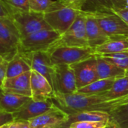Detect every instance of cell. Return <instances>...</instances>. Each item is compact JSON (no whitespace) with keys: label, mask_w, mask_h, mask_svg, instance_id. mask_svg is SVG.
Listing matches in <instances>:
<instances>
[{"label":"cell","mask_w":128,"mask_h":128,"mask_svg":"<svg viewBox=\"0 0 128 128\" xmlns=\"http://www.w3.org/2000/svg\"><path fill=\"white\" fill-rule=\"evenodd\" d=\"M56 105L68 115L84 111H100L110 113L115 108L128 101V96L110 99L104 94H85L80 93H54Z\"/></svg>","instance_id":"cell-1"},{"label":"cell","mask_w":128,"mask_h":128,"mask_svg":"<svg viewBox=\"0 0 128 128\" xmlns=\"http://www.w3.org/2000/svg\"><path fill=\"white\" fill-rule=\"evenodd\" d=\"M61 34L53 29H44L20 39L18 52L32 53L50 52L60 39Z\"/></svg>","instance_id":"cell-2"},{"label":"cell","mask_w":128,"mask_h":128,"mask_svg":"<svg viewBox=\"0 0 128 128\" xmlns=\"http://www.w3.org/2000/svg\"><path fill=\"white\" fill-rule=\"evenodd\" d=\"M10 18L18 29L21 38L44 29H52L44 20V14L32 10H11Z\"/></svg>","instance_id":"cell-3"},{"label":"cell","mask_w":128,"mask_h":128,"mask_svg":"<svg viewBox=\"0 0 128 128\" xmlns=\"http://www.w3.org/2000/svg\"><path fill=\"white\" fill-rule=\"evenodd\" d=\"M52 63L56 64H73L95 56L94 49L77 46H57L48 52Z\"/></svg>","instance_id":"cell-4"},{"label":"cell","mask_w":128,"mask_h":128,"mask_svg":"<svg viewBox=\"0 0 128 128\" xmlns=\"http://www.w3.org/2000/svg\"><path fill=\"white\" fill-rule=\"evenodd\" d=\"M64 1L61 7L44 14V20L52 29L63 34L74 23L82 10L70 7Z\"/></svg>","instance_id":"cell-5"},{"label":"cell","mask_w":128,"mask_h":128,"mask_svg":"<svg viewBox=\"0 0 128 128\" xmlns=\"http://www.w3.org/2000/svg\"><path fill=\"white\" fill-rule=\"evenodd\" d=\"M57 46H88L86 29V14L84 10H82L81 13L78 15L70 27L61 35L60 39L53 48Z\"/></svg>","instance_id":"cell-6"},{"label":"cell","mask_w":128,"mask_h":128,"mask_svg":"<svg viewBox=\"0 0 128 128\" xmlns=\"http://www.w3.org/2000/svg\"><path fill=\"white\" fill-rule=\"evenodd\" d=\"M92 14L110 38H127L128 36V26L115 13L112 11H92Z\"/></svg>","instance_id":"cell-7"},{"label":"cell","mask_w":128,"mask_h":128,"mask_svg":"<svg viewBox=\"0 0 128 128\" xmlns=\"http://www.w3.org/2000/svg\"><path fill=\"white\" fill-rule=\"evenodd\" d=\"M54 93L70 94L77 91L75 74L69 64H56L52 78Z\"/></svg>","instance_id":"cell-8"},{"label":"cell","mask_w":128,"mask_h":128,"mask_svg":"<svg viewBox=\"0 0 128 128\" xmlns=\"http://www.w3.org/2000/svg\"><path fill=\"white\" fill-rule=\"evenodd\" d=\"M70 66L75 74L77 90L99 80L96 70L95 56L80 62L70 64Z\"/></svg>","instance_id":"cell-9"},{"label":"cell","mask_w":128,"mask_h":128,"mask_svg":"<svg viewBox=\"0 0 128 128\" xmlns=\"http://www.w3.org/2000/svg\"><path fill=\"white\" fill-rule=\"evenodd\" d=\"M69 115L56 104L44 114L29 120L31 128H58L67 122Z\"/></svg>","instance_id":"cell-10"},{"label":"cell","mask_w":128,"mask_h":128,"mask_svg":"<svg viewBox=\"0 0 128 128\" xmlns=\"http://www.w3.org/2000/svg\"><path fill=\"white\" fill-rule=\"evenodd\" d=\"M53 100L49 99L46 100H34L32 98L27 101L17 112L13 113L14 120L29 121L38 116L47 112L56 104Z\"/></svg>","instance_id":"cell-11"},{"label":"cell","mask_w":128,"mask_h":128,"mask_svg":"<svg viewBox=\"0 0 128 128\" xmlns=\"http://www.w3.org/2000/svg\"><path fill=\"white\" fill-rule=\"evenodd\" d=\"M31 71L16 76L6 78L1 88L5 92L16 94L32 98L31 91Z\"/></svg>","instance_id":"cell-12"},{"label":"cell","mask_w":128,"mask_h":128,"mask_svg":"<svg viewBox=\"0 0 128 128\" xmlns=\"http://www.w3.org/2000/svg\"><path fill=\"white\" fill-rule=\"evenodd\" d=\"M32 99L34 100H46L53 99L54 91L48 80L35 70H31Z\"/></svg>","instance_id":"cell-13"},{"label":"cell","mask_w":128,"mask_h":128,"mask_svg":"<svg viewBox=\"0 0 128 128\" xmlns=\"http://www.w3.org/2000/svg\"><path fill=\"white\" fill-rule=\"evenodd\" d=\"M84 12L86 14V29L88 46L94 49L106 42L110 37L101 28L92 12L85 10Z\"/></svg>","instance_id":"cell-14"},{"label":"cell","mask_w":128,"mask_h":128,"mask_svg":"<svg viewBox=\"0 0 128 128\" xmlns=\"http://www.w3.org/2000/svg\"><path fill=\"white\" fill-rule=\"evenodd\" d=\"M30 62L32 70L44 76L52 86L55 65L52 63L50 53L48 52L30 53Z\"/></svg>","instance_id":"cell-15"},{"label":"cell","mask_w":128,"mask_h":128,"mask_svg":"<svg viewBox=\"0 0 128 128\" xmlns=\"http://www.w3.org/2000/svg\"><path fill=\"white\" fill-rule=\"evenodd\" d=\"M30 99L26 96L5 92L0 88V111L13 114Z\"/></svg>","instance_id":"cell-16"},{"label":"cell","mask_w":128,"mask_h":128,"mask_svg":"<svg viewBox=\"0 0 128 128\" xmlns=\"http://www.w3.org/2000/svg\"><path fill=\"white\" fill-rule=\"evenodd\" d=\"M31 70L30 53L17 52L14 57L8 62L6 78L16 76Z\"/></svg>","instance_id":"cell-17"},{"label":"cell","mask_w":128,"mask_h":128,"mask_svg":"<svg viewBox=\"0 0 128 128\" xmlns=\"http://www.w3.org/2000/svg\"><path fill=\"white\" fill-rule=\"evenodd\" d=\"M0 38L11 46L18 47L21 37L10 17H0Z\"/></svg>","instance_id":"cell-18"},{"label":"cell","mask_w":128,"mask_h":128,"mask_svg":"<svg viewBox=\"0 0 128 128\" xmlns=\"http://www.w3.org/2000/svg\"><path fill=\"white\" fill-rule=\"evenodd\" d=\"M96 57V70L99 80L102 79H117L128 75V72L118 68L114 64L105 60L99 55Z\"/></svg>","instance_id":"cell-19"},{"label":"cell","mask_w":128,"mask_h":128,"mask_svg":"<svg viewBox=\"0 0 128 128\" xmlns=\"http://www.w3.org/2000/svg\"><path fill=\"white\" fill-rule=\"evenodd\" d=\"M110 116L108 112L100 111H84L69 115L67 122L62 124L58 128H68L71 123L76 122H104L110 123Z\"/></svg>","instance_id":"cell-20"},{"label":"cell","mask_w":128,"mask_h":128,"mask_svg":"<svg viewBox=\"0 0 128 128\" xmlns=\"http://www.w3.org/2000/svg\"><path fill=\"white\" fill-rule=\"evenodd\" d=\"M127 0H86L82 7L85 11H112L115 8L127 7Z\"/></svg>","instance_id":"cell-21"},{"label":"cell","mask_w":128,"mask_h":128,"mask_svg":"<svg viewBox=\"0 0 128 128\" xmlns=\"http://www.w3.org/2000/svg\"><path fill=\"white\" fill-rule=\"evenodd\" d=\"M128 50V39L127 38H110L104 44L94 48L95 55L112 54Z\"/></svg>","instance_id":"cell-22"},{"label":"cell","mask_w":128,"mask_h":128,"mask_svg":"<svg viewBox=\"0 0 128 128\" xmlns=\"http://www.w3.org/2000/svg\"><path fill=\"white\" fill-rule=\"evenodd\" d=\"M116 79H102L98 80L85 87L79 88L76 92L85 94H104L112 88Z\"/></svg>","instance_id":"cell-23"},{"label":"cell","mask_w":128,"mask_h":128,"mask_svg":"<svg viewBox=\"0 0 128 128\" xmlns=\"http://www.w3.org/2000/svg\"><path fill=\"white\" fill-rule=\"evenodd\" d=\"M104 94L110 99L128 96V75L116 79L110 90L104 93Z\"/></svg>","instance_id":"cell-24"},{"label":"cell","mask_w":128,"mask_h":128,"mask_svg":"<svg viewBox=\"0 0 128 128\" xmlns=\"http://www.w3.org/2000/svg\"><path fill=\"white\" fill-rule=\"evenodd\" d=\"M109 114L110 124H116L121 128H128V101L115 108Z\"/></svg>","instance_id":"cell-25"},{"label":"cell","mask_w":128,"mask_h":128,"mask_svg":"<svg viewBox=\"0 0 128 128\" xmlns=\"http://www.w3.org/2000/svg\"><path fill=\"white\" fill-rule=\"evenodd\" d=\"M64 4V0H29V10L38 13H46Z\"/></svg>","instance_id":"cell-26"},{"label":"cell","mask_w":128,"mask_h":128,"mask_svg":"<svg viewBox=\"0 0 128 128\" xmlns=\"http://www.w3.org/2000/svg\"><path fill=\"white\" fill-rule=\"evenodd\" d=\"M99 56L105 60L114 64L118 68L128 72V52L127 51Z\"/></svg>","instance_id":"cell-27"},{"label":"cell","mask_w":128,"mask_h":128,"mask_svg":"<svg viewBox=\"0 0 128 128\" xmlns=\"http://www.w3.org/2000/svg\"><path fill=\"white\" fill-rule=\"evenodd\" d=\"M110 123L104 122H76L71 123L68 128H106Z\"/></svg>","instance_id":"cell-28"},{"label":"cell","mask_w":128,"mask_h":128,"mask_svg":"<svg viewBox=\"0 0 128 128\" xmlns=\"http://www.w3.org/2000/svg\"><path fill=\"white\" fill-rule=\"evenodd\" d=\"M17 48L13 47L5 43L2 39L0 38V56L7 59L8 62L10 61L14 56L17 53Z\"/></svg>","instance_id":"cell-29"},{"label":"cell","mask_w":128,"mask_h":128,"mask_svg":"<svg viewBox=\"0 0 128 128\" xmlns=\"http://www.w3.org/2000/svg\"><path fill=\"white\" fill-rule=\"evenodd\" d=\"M10 10H29V0H3Z\"/></svg>","instance_id":"cell-30"},{"label":"cell","mask_w":128,"mask_h":128,"mask_svg":"<svg viewBox=\"0 0 128 128\" xmlns=\"http://www.w3.org/2000/svg\"><path fill=\"white\" fill-rule=\"evenodd\" d=\"M8 61L0 56V88L4 80L7 77V70L8 66Z\"/></svg>","instance_id":"cell-31"},{"label":"cell","mask_w":128,"mask_h":128,"mask_svg":"<svg viewBox=\"0 0 128 128\" xmlns=\"http://www.w3.org/2000/svg\"><path fill=\"white\" fill-rule=\"evenodd\" d=\"M112 12L117 14L127 25L128 26V8H115L112 10Z\"/></svg>","instance_id":"cell-32"},{"label":"cell","mask_w":128,"mask_h":128,"mask_svg":"<svg viewBox=\"0 0 128 128\" xmlns=\"http://www.w3.org/2000/svg\"><path fill=\"white\" fill-rule=\"evenodd\" d=\"M8 128H31L28 121L14 120L8 124Z\"/></svg>","instance_id":"cell-33"},{"label":"cell","mask_w":128,"mask_h":128,"mask_svg":"<svg viewBox=\"0 0 128 128\" xmlns=\"http://www.w3.org/2000/svg\"><path fill=\"white\" fill-rule=\"evenodd\" d=\"M14 120L13 114L0 111V127L10 123Z\"/></svg>","instance_id":"cell-34"},{"label":"cell","mask_w":128,"mask_h":128,"mask_svg":"<svg viewBox=\"0 0 128 128\" xmlns=\"http://www.w3.org/2000/svg\"><path fill=\"white\" fill-rule=\"evenodd\" d=\"M10 8L3 0H0V17H10Z\"/></svg>","instance_id":"cell-35"},{"label":"cell","mask_w":128,"mask_h":128,"mask_svg":"<svg viewBox=\"0 0 128 128\" xmlns=\"http://www.w3.org/2000/svg\"><path fill=\"white\" fill-rule=\"evenodd\" d=\"M65 2L71 8L77 10H82V7L86 0H65Z\"/></svg>","instance_id":"cell-36"},{"label":"cell","mask_w":128,"mask_h":128,"mask_svg":"<svg viewBox=\"0 0 128 128\" xmlns=\"http://www.w3.org/2000/svg\"><path fill=\"white\" fill-rule=\"evenodd\" d=\"M110 128H121L120 127H118V125L116 124H110Z\"/></svg>","instance_id":"cell-37"},{"label":"cell","mask_w":128,"mask_h":128,"mask_svg":"<svg viewBox=\"0 0 128 128\" xmlns=\"http://www.w3.org/2000/svg\"><path fill=\"white\" fill-rule=\"evenodd\" d=\"M0 128H8V124L1 126V127H0Z\"/></svg>","instance_id":"cell-38"},{"label":"cell","mask_w":128,"mask_h":128,"mask_svg":"<svg viewBox=\"0 0 128 128\" xmlns=\"http://www.w3.org/2000/svg\"><path fill=\"white\" fill-rule=\"evenodd\" d=\"M126 4H127V7L128 8V0H127V1H126Z\"/></svg>","instance_id":"cell-39"},{"label":"cell","mask_w":128,"mask_h":128,"mask_svg":"<svg viewBox=\"0 0 128 128\" xmlns=\"http://www.w3.org/2000/svg\"><path fill=\"white\" fill-rule=\"evenodd\" d=\"M106 128H110V124H109V126H108V127H106Z\"/></svg>","instance_id":"cell-40"},{"label":"cell","mask_w":128,"mask_h":128,"mask_svg":"<svg viewBox=\"0 0 128 128\" xmlns=\"http://www.w3.org/2000/svg\"><path fill=\"white\" fill-rule=\"evenodd\" d=\"M127 52H128V51H127Z\"/></svg>","instance_id":"cell-41"}]
</instances>
